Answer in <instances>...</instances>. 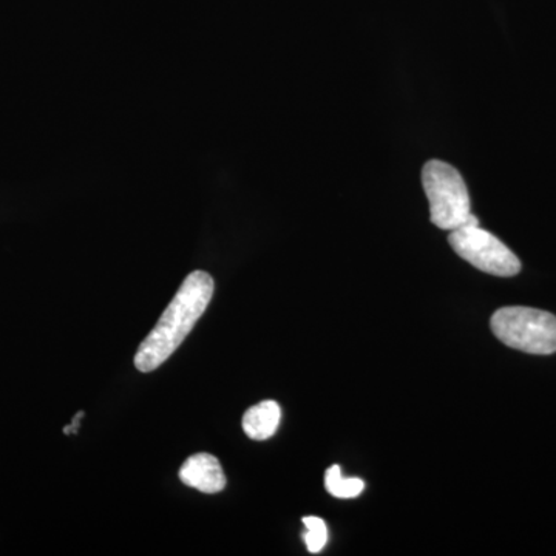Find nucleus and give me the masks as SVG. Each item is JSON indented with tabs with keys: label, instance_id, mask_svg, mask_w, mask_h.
<instances>
[{
	"label": "nucleus",
	"instance_id": "obj_1",
	"mask_svg": "<svg viewBox=\"0 0 556 556\" xmlns=\"http://www.w3.org/2000/svg\"><path fill=\"white\" fill-rule=\"evenodd\" d=\"M214 288V278L204 270H195L185 278L159 324L138 348L135 367L139 371H155L178 350L207 309Z\"/></svg>",
	"mask_w": 556,
	"mask_h": 556
},
{
	"label": "nucleus",
	"instance_id": "obj_2",
	"mask_svg": "<svg viewBox=\"0 0 556 556\" xmlns=\"http://www.w3.org/2000/svg\"><path fill=\"white\" fill-rule=\"evenodd\" d=\"M424 189L430 204V219L437 228L456 230L471 215L470 193L463 175L444 161H428L422 169Z\"/></svg>",
	"mask_w": 556,
	"mask_h": 556
},
{
	"label": "nucleus",
	"instance_id": "obj_3",
	"mask_svg": "<svg viewBox=\"0 0 556 556\" xmlns=\"http://www.w3.org/2000/svg\"><path fill=\"white\" fill-rule=\"evenodd\" d=\"M490 327L504 345L514 350L538 356L556 353V317L546 311L507 306L493 314Z\"/></svg>",
	"mask_w": 556,
	"mask_h": 556
},
{
	"label": "nucleus",
	"instance_id": "obj_4",
	"mask_svg": "<svg viewBox=\"0 0 556 556\" xmlns=\"http://www.w3.org/2000/svg\"><path fill=\"white\" fill-rule=\"evenodd\" d=\"M450 247L475 268L496 277H514L521 262L497 237L479 226H463L452 230Z\"/></svg>",
	"mask_w": 556,
	"mask_h": 556
},
{
	"label": "nucleus",
	"instance_id": "obj_5",
	"mask_svg": "<svg viewBox=\"0 0 556 556\" xmlns=\"http://www.w3.org/2000/svg\"><path fill=\"white\" fill-rule=\"evenodd\" d=\"M179 479L182 484L208 493V495L222 492L226 486L222 464L217 457L208 455V453H197V455L190 456L179 468Z\"/></svg>",
	"mask_w": 556,
	"mask_h": 556
},
{
	"label": "nucleus",
	"instance_id": "obj_6",
	"mask_svg": "<svg viewBox=\"0 0 556 556\" xmlns=\"http://www.w3.org/2000/svg\"><path fill=\"white\" fill-rule=\"evenodd\" d=\"M280 420V405L276 401H263L244 413L243 430L254 441H266L276 434Z\"/></svg>",
	"mask_w": 556,
	"mask_h": 556
},
{
	"label": "nucleus",
	"instance_id": "obj_7",
	"mask_svg": "<svg viewBox=\"0 0 556 556\" xmlns=\"http://www.w3.org/2000/svg\"><path fill=\"white\" fill-rule=\"evenodd\" d=\"M325 486L329 495L339 497V500H353L364 492L365 484L358 478H343L339 466L328 468L325 475Z\"/></svg>",
	"mask_w": 556,
	"mask_h": 556
},
{
	"label": "nucleus",
	"instance_id": "obj_8",
	"mask_svg": "<svg viewBox=\"0 0 556 556\" xmlns=\"http://www.w3.org/2000/svg\"><path fill=\"white\" fill-rule=\"evenodd\" d=\"M303 525L306 527L305 543L311 554H318L321 548L327 546L328 529L324 519L317 517L303 518Z\"/></svg>",
	"mask_w": 556,
	"mask_h": 556
}]
</instances>
